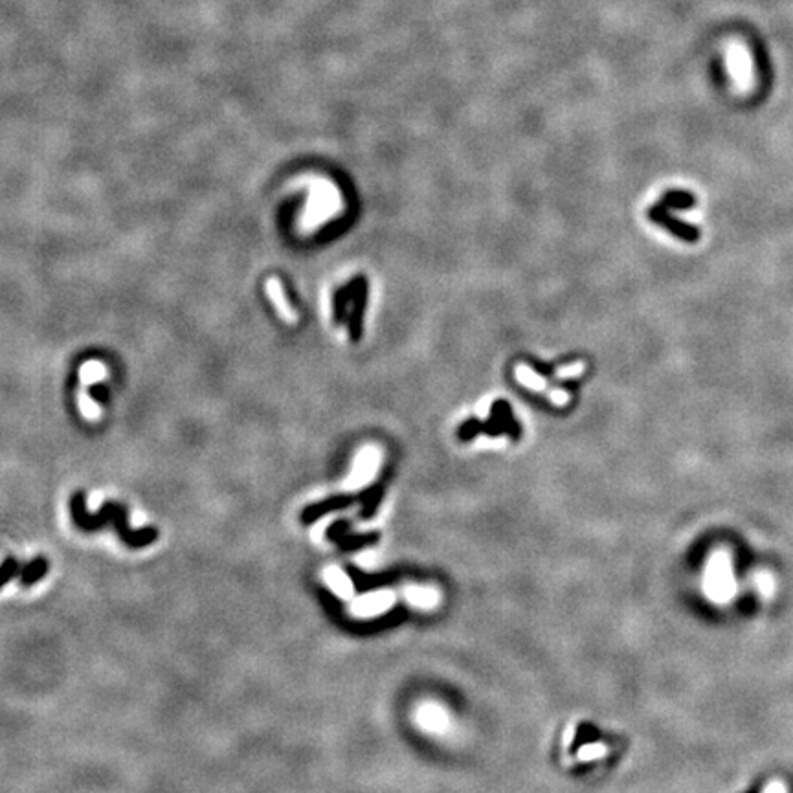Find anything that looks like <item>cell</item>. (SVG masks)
Segmentation results:
<instances>
[{"label":"cell","mask_w":793,"mask_h":793,"mask_svg":"<svg viewBox=\"0 0 793 793\" xmlns=\"http://www.w3.org/2000/svg\"><path fill=\"white\" fill-rule=\"evenodd\" d=\"M70 516L76 527L83 532H96L105 529L107 525H112L119 540L131 549H142L149 547L158 540V529L155 525H145V527L133 529L129 525L127 507L116 502H107L100 507L98 513H89L85 504V494L76 492L70 498Z\"/></svg>","instance_id":"6da1fadb"},{"label":"cell","mask_w":793,"mask_h":793,"mask_svg":"<svg viewBox=\"0 0 793 793\" xmlns=\"http://www.w3.org/2000/svg\"><path fill=\"white\" fill-rule=\"evenodd\" d=\"M367 298H369V283L364 276H358L353 280V299H351V314H349V336L351 342H358L362 336V320H364V310H366Z\"/></svg>","instance_id":"7a4b0ae2"},{"label":"cell","mask_w":793,"mask_h":793,"mask_svg":"<svg viewBox=\"0 0 793 793\" xmlns=\"http://www.w3.org/2000/svg\"><path fill=\"white\" fill-rule=\"evenodd\" d=\"M648 217H650L655 224H660V226H663L665 230H669L674 237L681 239V241L696 242L700 239V230L696 228V226L672 217V215L667 211L665 206L661 204L652 206V208L648 209Z\"/></svg>","instance_id":"3957f363"},{"label":"cell","mask_w":793,"mask_h":793,"mask_svg":"<svg viewBox=\"0 0 793 793\" xmlns=\"http://www.w3.org/2000/svg\"><path fill=\"white\" fill-rule=\"evenodd\" d=\"M483 430L489 435H499V433H509L516 439L520 435V426L516 419L513 417V409L505 400H496L492 404V414H490L489 423L483 424Z\"/></svg>","instance_id":"277c9868"},{"label":"cell","mask_w":793,"mask_h":793,"mask_svg":"<svg viewBox=\"0 0 793 793\" xmlns=\"http://www.w3.org/2000/svg\"><path fill=\"white\" fill-rule=\"evenodd\" d=\"M48 570H50V562H48L46 556L43 555L35 556L34 561H30L28 564L22 565V570H20V575H19L20 586H22V588H30V586L37 584L39 580L46 577Z\"/></svg>","instance_id":"5b68a950"},{"label":"cell","mask_w":793,"mask_h":793,"mask_svg":"<svg viewBox=\"0 0 793 793\" xmlns=\"http://www.w3.org/2000/svg\"><path fill=\"white\" fill-rule=\"evenodd\" d=\"M349 502H351V499L346 498V496H340V498L323 499V502H320V504L309 505V507L305 509L303 514H301V520H303V523H313V522H316L318 518H322L323 514L331 513V511H336V509H343L347 504H349Z\"/></svg>","instance_id":"8992f818"},{"label":"cell","mask_w":793,"mask_h":793,"mask_svg":"<svg viewBox=\"0 0 793 793\" xmlns=\"http://www.w3.org/2000/svg\"><path fill=\"white\" fill-rule=\"evenodd\" d=\"M417 718H419V723H421L424 729L433 733L443 731L448 723L445 711H443L441 707H435V705H424V707L419 711Z\"/></svg>","instance_id":"52a82bcc"},{"label":"cell","mask_w":793,"mask_h":793,"mask_svg":"<svg viewBox=\"0 0 793 793\" xmlns=\"http://www.w3.org/2000/svg\"><path fill=\"white\" fill-rule=\"evenodd\" d=\"M660 204L667 209H690L696 206V197L685 190H669Z\"/></svg>","instance_id":"ba28073f"},{"label":"cell","mask_w":793,"mask_h":793,"mask_svg":"<svg viewBox=\"0 0 793 793\" xmlns=\"http://www.w3.org/2000/svg\"><path fill=\"white\" fill-rule=\"evenodd\" d=\"M391 603H393V595L388 594V591L367 595V597H364V610H362V615L371 617V615H376V613L380 612H386V610L391 606Z\"/></svg>","instance_id":"9c48e42d"},{"label":"cell","mask_w":793,"mask_h":793,"mask_svg":"<svg viewBox=\"0 0 793 793\" xmlns=\"http://www.w3.org/2000/svg\"><path fill=\"white\" fill-rule=\"evenodd\" d=\"M351 299H353V281L349 285L342 287V289H338L336 292H334L333 305H334V322H336V325H342V323L346 322L347 307L351 303Z\"/></svg>","instance_id":"30bf717a"},{"label":"cell","mask_w":793,"mask_h":793,"mask_svg":"<svg viewBox=\"0 0 793 793\" xmlns=\"http://www.w3.org/2000/svg\"><path fill=\"white\" fill-rule=\"evenodd\" d=\"M406 598L409 604H415L419 608H432L437 601V594L430 588H421V586H412L406 589Z\"/></svg>","instance_id":"8fae6325"},{"label":"cell","mask_w":793,"mask_h":793,"mask_svg":"<svg viewBox=\"0 0 793 793\" xmlns=\"http://www.w3.org/2000/svg\"><path fill=\"white\" fill-rule=\"evenodd\" d=\"M22 565L15 556H8L2 564H0V589L4 588L6 584H10L11 580L17 579L20 575Z\"/></svg>","instance_id":"7c38bea8"},{"label":"cell","mask_w":793,"mask_h":793,"mask_svg":"<svg viewBox=\"0 0 793 793\" xmlns=\"http://www.w3.org/2000/svg\"><path fill=\"white\" fill-rule=\"evenodd\" d=\"M516 375H518V379L522 380V382H523V384H525V386H529L531 390L544 391V390H546V388H547L546 382H544V380H542L540 376H538L537 373H535V371L529 369V367L520 366V367H518V369H516Z\"/></svg>","instance_id":"4fadbf2b"},{"label":"cell","mask_w":793,"mask_h":793,"mask_svg":"<svg viewBox=\"0 0 793 793\" xmlns=\"http://www.w3.org/2000/svg\"><path fill=\"white\" fill-rule=\"evenodd\" d=\"M268 289H270L272 292V298H274V301L277 303V307L281 309V314H283V318L287 320V322H292V320H296V314L290 313L289 305L285 303V299H283V290H281V285L277 283V281H270L268 283Z\"/></svg>","instance_id":"5bb4252c"},{"label":"cell","mask_w":793,"mask_h":793,"mask_svg":"<svg viewBox=\"0 0 793 793\" xmlns=\"http://www.w3.org/2000/svg\"><path fill=\"white\" fill-rule=\"evenodd\" d=\"M481 430H483V423H481V421H478V419H468V421H465V423L461 424L457 435H459L461 441H471V439H474Z\"/></svg>","instance_id":"9a60e30c"}]
</instances>
